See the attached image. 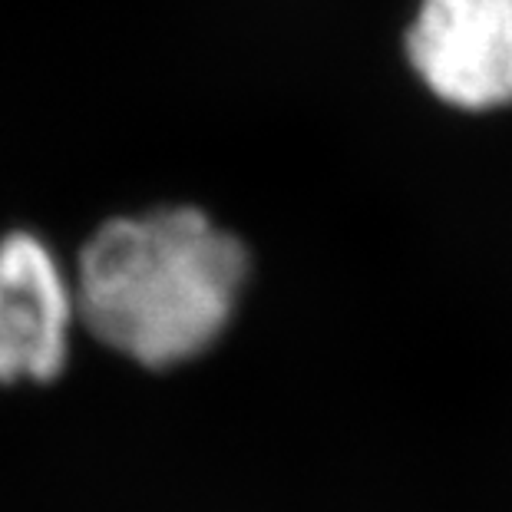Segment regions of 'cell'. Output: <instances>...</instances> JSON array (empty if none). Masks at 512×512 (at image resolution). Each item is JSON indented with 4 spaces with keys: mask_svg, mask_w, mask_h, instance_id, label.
<instances>
[{
    "mask_svg": "<svg viewBox=\"0 0 512 512\" xmlns=\"http://www.w3.org/2000/svg\"><path fill=\"white\" fill-rule=\"evenodd\" d=\"M248 281L242 242L189 205L100 225L76 265V318L143 367H172L219 341Z\"/></svg>",
    "mask_w": 512,
    "mask_h": 512,
    "instance_id": "cell-1",
    "label": "cell"
},
{
    "mask_svg": "<svg viewBox=\"0 0 512 512\" xmlns=\"http://www.w3.org/2000/svg\"><path fill=\"white\" fill-rule=\"evenodd\" d=\"M73 285L30 232L0 238V384L53 380L67 364Z\"/></svg>",
    "mask_w": 512,
    "mask_h": 512,
    "instance_id": "cell-3",
    "label": "cell"
},
{
    "mask_svg": "<svg viewBox=\"0 0 512 512\" xmlns=\"http://www.w3.org/2000/svg\"><path fill=\"white\" fill-rule=\"evenodd\" d=\"M423 86L456 110L512 103V0H423L407 34Z\"/></svg>",
    "mask_w": 512,
    "mask_h": 512,
    "instance_id": "cell-2",
    "label": "cell"
}]
</instances>
